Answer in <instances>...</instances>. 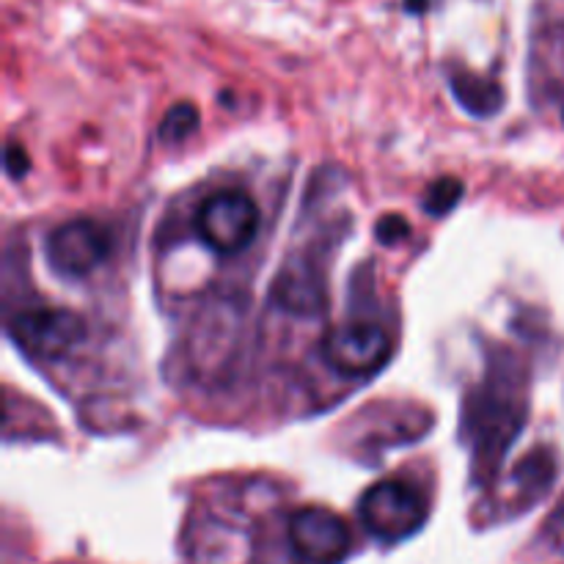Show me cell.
<instances>
[{
  "label": "cell",
  "instance_id": "cell-6",
  "mask_svg": "<svg viewBox=\"0 0 564 564\" xmlns=\"http://www.w3.org/2000/svg\"><path fill=\"white\" fill-rule=\"evenodd\" d=\"M325 361L341 375H372L391 358V336L369 319L330 330L323 341Z\"/></svg>",
  "mask_w": 564,
  "mask_h": 564
},
{
  "label": "cell",
  "instance_id": "cell-11",
  "mask_svg": "<svg viewBox=\"0 0 564 564\" xmlns=\"http://www.w3.org/2000/svg\"><path fill=\"white\" fill-rule=\"evenodd\" d=\"M460 191H463V187H460V182H457V180H449V176H446V180H438L427 191L424 207H427L433 215L449 213V209L457 204V198H460Z\"/></svg>",
  "mask_w": 564,
  "mask_h": 564
},
{
  "label": "cell",
  "instance_id": "cell-8",
  "mask_svg": "<svg viewBox=\"0 0 564 564\" xmlns=\"http://www.w3.org/2000/svg\"><path fill=\"white\" fill-rule=\"evenodd\" d=\"M273 301L279 303V308L297 314V317L319 314L328 303V286H325L323 270L312 259H286L273 281Z\"/></svg>",
  "mask_w": 564,
  "mask_h": 564
},
{
  "label": "cell",
  "instance_id": "cell-7",
  "mask_svg": "<svg viewBox=\"0 0 564 564\" xmlns=\"http://www.w3.org/2000/svg\"><path fill=\"white\" fill-rule=\"evenodd\" d=\"M290 543L301 560L312 564H339L350 554V529L325 507H306L290 518Z\"/></svg>",
  "mask_w": 564,
  "mask_h": 564
},
{
  "label": "cell",
  "instance_id": "cell-5",
  "mask_svg": "<svg viewBox=\"0 0 564 564\" xmlns=\"http://www.w3.org/2000/svg\"><path fill=\"white\" fill-rule=\"evenodd\" d=\"M110 253V235L94 220H69L44 240L47 264L64 279H86Z\"/></svg>",
  "mask_w": 564,
  "mask_h": 564
},
{
  "label": "cell",
  "instance_id": "cell-4",
  "mask_svg": "<svg viewBox=\"0 0 564 564\" xmlns=\"http://www.w3.org/2000/svg\"><path fill=\"white\" fill-rule=\"evenodd\" d=\"M9 334L28 356L53 361L83 341L86 323L66 308H28L11 319Z\"/></svg>",
  "mask_w": 564,
  "mask_h": 564
},
{
  "label": "cell",
  "instance_id": "cell-1",
  "mask_svg": "<svg viewBox=\"0 0 564 564\" xmlns=\"http://www.w3.org/2000/svg\"><path fill=\"white\" fill-rule=\"evenodd\" d=\"M523 400L512 389L510 375L488 380L474 391L466 413V433L474 441V455L485 468H494L523 427Z\"/></svg>",
  "mask_w": 564,
  "mask_h": 564
},
{
  "label": "cell",
  "instance_id": "cell-9",
  "mask_svg": "<svg viewBox=\"0 0 564 564\" xmlns=\"http://www.w3.org/2000/svg\"><path fill=\"white\" fill-rule=\"evenodd\" d=\"M452 91H455V97L477 116L496 113L501 105L499 88H496L494 83H485V80H479V77H471V75L452 77Z\"/></svg>",
  "mask_w": 564,
  "mask_h": 564
},
{
  "label": "cell",
  "instance_id": "cell-12",
  "mask_svg": "<svg viewBox=\"0 0 564 564\" xmlns=\"http://www.w3.org/2000/svg\"><path fill=\"white\" fill-rule=\"evenodd\" d=\"M378 235L383 242H394L397 237L408 235V224L400 218V215H389V218L378 226Z\"/></svg>",
  "mask_w": 564,
  "mask_h": 564
},
{
  "label": "cell",
  "instance_id": "cell-10",
  "mask_svg": "<svg viewBox=\"0 0 564 564\" xmlns=\"http://www.w3.org/2000/svg\"><path fill=\"white\" fill-rule=\"evenodd\" d=\"M196 124H198L196 108L187 102H182V105H176L169 116H165L163 127H160V135H163L165 141H182V138L191 135V132L196 130Z\"/></svg>",
  "mask_w": 564,
  "mask_h": 564
},
{
  "label": "cell",
  "instance_id": "cell-2",
  "mask_svg": "<svg viewBox=\"0 0 564 564\" xmlns=\"http://www.w3.org/2000/svg\"><path fill=\"white\" fill-rule=\"evenodd\" d=\"M361 523L383 543H400L416 534L427 521V499L402 479H386L364 494L358 507Z\"/></svg>",
  "mask_w": 564,
  "mask_h": 564
},
{
  "label": "cell",
  "instance_id": "cell-13",
  "mask_svg": "<svg viewBox=\"0 0 564 564\" xmlns=\"http://www.w3.org/2000/svg\"><path fill=\"white\" fill-rule=\"evenodd\" d=\"M6 169L11 176H22V171H28V158L17 143H9V152H6Z\"/></svg>",
  "mask_w": 564,
  "mask_h": 564
},
{
  "label": "cell",
  "instance_id": "cell-3",
  "mask_svg": "<svg viewBox=\"0 0 564 564\" xmlns=\"http://www.w3.org/2000/svg\"><path fill=\"white\" fill-rule=\"evenodd\" d=\"M198 235L218 253H240L259 231V207L248 193L237 187L213 193L198 207Z\"/></svg>",
  "mask_w": 564,
  "mask_h": 564
}]
</instances>
